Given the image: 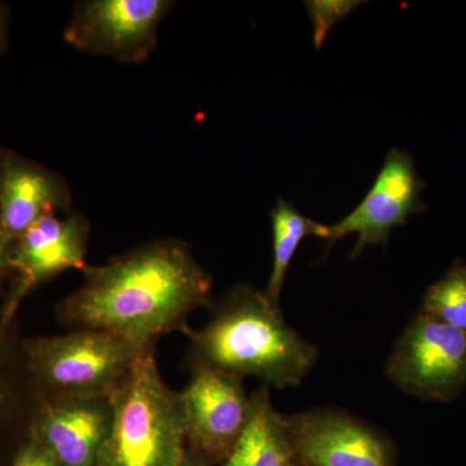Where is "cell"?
I'll use <instances>...</instances> for the list:
<instances>
[{
  "label": "cell",
  "instance_id": "cell-1",
  "mask_svg": "<svg viewBox=\"0 0 466 466\" xmlns=\"http://www.w3.org/2000/svg\"><path fill=\"white\" fill-rule=\"evenodd\" d=\"M84 272V284L61 303L63 320L143 346L186 328L188 315L210 303V275L175 238L140 245Z\"/></svg>",
  "mask_w": 466,
  "mask_h": 466
},
{
  "label": "cell",
  "instance_id": "cell-2",
  "mask_svg": "<svg viewBox=\"0 0 466 466\" xmlns=\"http://www.w3.org/2000/svg\"><path fill=\"white\" fill-rule=\"evenodd\" d=\"M193 363L207 364L263 386H299L318 358V348L285 323L280 306L265 290L240 284L220 299L200 330L184 328Z\"/></svg>",
  "mask_w": 466,
  "mask_h": 466
},
{
  "label": "cell",
  "instance_id": "cell-3",
  "mask_svg": "<svg viewBox=\"0 0 466 466\" xmlns=\"http://www.w3.org/2000/svg\"><path fill=\"white\" fill-rule=\"evenodd\" d=\"M112 424L99 466H182L187 441L179 395L162 380L155 345L109 397Z\"/></svg>",
  "mask_w": 466,
  "mask_h": 466
},
{
  "label": "cell",
  "instance_id": "cell-4",
  "mask_svg": "<svg viewBox=\"0 0 466 466\" xmlns=\"http://www.w3.org/2000/svg\"><path fill=\"white\" fill-rule=\"evenodd\" d=\"M149 346L106 330L76 329L33 341L27 355L33 375L52 397L109 398Z\"/></svg>",
  "mask_w": 466,
  "mask_h": 466
},
{
  "label": "cell",
  "instance_id": "cell-5",
  "mask_svg": "<svg viewBox=\"0 0 466 466\" xmlns=\"http://www.w3.org/2000/svg\"><path fill=\"white\" fill-rule=\"evenodd\" d=\"M386 373L419 400H458L466 390V333L420 312L395 342Z\"/></svg>",
  "mask_w": 466,
  "mask_h": 466
},
{
  "label": "cell",
  "instance_id": "cell-6",
  "mask_svg": "<svg viewBox=\"0 0 466 466\" xmlns=\"http://www.w3.org/2000/svg\"><path fill=\"white\" fill-rule=\"evenodd\" d=\"M170 0H84L76 2L64 39L76 50L140 64L157 46Z\"/></svg>",
  "mask_w": 466,
  "mask_h": 466
},
{
  "label": "cell",
  "instance_id": "cell-7",
  "mask_svg": "<svg viewBox=\"0 0 466 466\" xmlns=\"http://www.w3.org/2000/svg\"><path fill=\"white\" fill-rule=\"evenodd\" d=\"M177 395L187 447L211 465H222L249 419L250 395L245 392L242 379L193 363L191 380Z\"/></svg>",
  "mask_w": 466,
  "mask_h": 466
},
{
  "label": "cell",
  "instance_id": "cell-8",
  "mask_svg": "<svg viewBox=\"0 0 466 466\" xmlns=\"http://www.w3.org/2000/svg\"><path fill=\"white\" fill-rule=\"evenodd\" d=\"M294 459L302 466H398L394 441L334 408L285 416Z\"/></svg>",
  "mask_w": 466,
  "mask_h": 466
},
{
  "label": "cell",
  "instance_id": "cell-9",
  "mask_svg": "<svg viewBox=\"0 0 466 466\" xmlns=\"http://www.w3.org/2000/svg\"><path fill=\"white\" fill-rule=\"evenodd\" d=\"M90 229L88 220L76 211H69L66 218L51 214L12 242L9 268L14 284L3 311V323L7 324L27 294L46 281L67 269L87 268Z\"/></svg>",
  "mask_w": 466,
  "mask_h": 466
},
{
  "label": "cell",
  "instance_id": "cell-10",
  "mask_svg": "<svg viewBox=\"0 0 466 466\" xmlns=\"http://www.w3.org/2000/svg\"><path fill=\"white\" fill-rule=\"evenodd\" d=\"M424 188L412 156L391 149L366 198L336 225L328 226L325 241L333 247L337 241L357 235L351 258H357L367 247L388 244L392 229L425 210L421 200Z\"/></svg>",
  "mask_w": 466,
  "mask_h": 466
},
{
  "label": "cell",
  "instance_id": "cell-11",
  "mask_svg": "<svg viewBox=\"0 0 466 466\" xmlns=\"http://www.w3.org/2000/svg\"><path fill=\"white\" fill-rule=\"evenodd\" d=\"M112 424L106 397H52L35 417L33 437L58 466H99Z\"/></svg>",
  "mask_w": 466,
  "mask_h": 466
},
{
  "label": "cell",
  "instance_id": "cell-12",
  "mask_svg": "<svg viewBox=\"0 0 466 466\" xmlns=\"http://www.w3.org/2000/svg\"><path fill=\"white\" fill-rule=\"evenodd\" d=\"M72 192L60 174L0 148V226L14 242L42 218L69 211Z\"/></svg>",
  "mask_w": 466,
  "mask_h": 466
},
{
  "label": "cell",
  "instance_id": "cell-13",
  "mask_svg": "<svg viewBox=\"0 0 466 466\" xmlns=\"http://www.w3.org/2000/svg\"><path fill=\"white\" fill-rule=\"evenodd\" d=\"M287 419L266 386L250 394L249 419L231 455L220 466H293Z\"/></svg>",
  "mask_w": 466,
  "mask_h": 466
},
{
  "label": "cell",
  "instance_id": "cell-14",
  "mask_svg": "<svg viewBox=\"0 0 466 466\" xmlns=\"http://www.w3.org/2000/svg\"><path fill=\"white\" fill-rule=\"evenodd\" d=\"M274 263L265 293L272 303L280 306L285 278L300 242L309 236L327 238L328 226L315 222L299 213L294 205L280 198L271 210Z\"/></svg>",
  "mask_w": 466,
  "mask_h": 466
},
{
  "label": "cell",
  "instance_id": "cell-15",
  "mask_svg": "<svg viewBox=\"0 0 466 466\" xmlns=\"http://www.w3.org/2000/svg\"><path fill=\"white\" fill-rule=\"evenodd\" d=\"M421 314L466 333V265L455 260L449 271L426 290Z\"/></svg>",
  "mask_w": 466,
  "mask_h": 466
},
{
  "label": "cell",
  "instance_id": "cell-16",
  "mask_svg": "<svg viewBox=\"0 0 466 466\" xmlns=\"http://www.w3.org/2000/svg\"><path fill=\"white\" fill-rule=\"evenodd\" d=\"M309 17L314 26V46L317 50L323 46L328 33L337 23L348 16L361 5L354 0H315L308 2Z\"/></svg>",
  "mask_w": 466,
  "mask_h": 466
},
{
  "label": "cell",
  "instance_id": "cell-17",
  "mask_svg": "<svg viewBox=\"0 0 466 466\" xmlns=\"http://www.w3.org/2000/svg\"><path fill=\"white\" fill-rule=\"evenodd\" d=\"M12 466H58L48 451L35 438H30L25 446L18 452Z\"/></svg>",
  "mask_w": 466,
  "mask_h": 466
},
{
  "label": "cell",
  "instance_id": "cell-18",
  "mask_svg": "<svg viewBox=\"0 0 466 466\" xmlns=\"http://www.w3.org/2000/svg\"><path fill=\"white\" fill-rule=\"evenodd\" d=\"M12 241L9 240L0 226V284L5 280V276L11 274L9 268V253H11Z\"/></svg>",
  "mask_w": 466,
  "mask_h": 466
},
{
  "label": "cell",
  "instance_id": "cell-19",
  "mask_svg": "<svg viewBox=\"0 0 466 466\" xmlns=\"http://www.w3.org/2000/svg\"><path fill=\"white\" fill-rule=\"evenodd\" d=\"M9 20H11L9 7L0 2V55L5 54L8 48Z\"/></svg>",
  "mask_w": 466,
  "mask_h": 466
},
{
  "label": "cell",
  "instance_id": "cell-20",
  "mask_svg": "<svg viewBox=\"0 0 466 466\" xmlns=\"http://www.w3.org/2000/svg\"><path fill=\"white\" fill-rule=\"evenodd\" d=\"M182 466H214L210 462L207 461L204 458H201L198 453L193 452L191 450H187L186 458H184Z\"/></svg>",
  "mask_w": 466,
  "mask_h": 466
},
{
  "label": "cell",
  "instance_id": "cell-21",
  "mask_svg": "<svg viewBox=\"0 0 466 466\" xmlns=\"http://www.w3.org/2000/svg\"><path fill=\"white\" fill-rule=\"evenodd\" d=\"M3 400V389H2V383H0V403H2Z\"/></svg>",
  "mask_w": 466,
  "mask_h": 466
},
{
  "label": "cell",
  "instance_id": "cell-22",
  "mask_svg": "<svg viewBox=\"0 0 466 466\" xmlns=\"http://www.w3.org/2000/svg\"><path fill=\"white\" fill-rule=\"evenodd\" d=\"M293 466H302V465H299V462H297V461H294V464H293Z\"/></svg>",
  "mask_w": 466,
  "mask_h": 466
}]
</instances>
